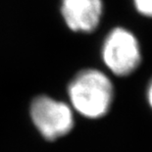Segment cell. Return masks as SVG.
Instances as JSON below:
<instances>
[{"mask_svg":"<svg viewBox=\"0 0 152 152\" xmlns=\"http://www.w3.org/2000/svg\"><path fill=\"white\" fill-rule=\"evenodd\" d=\"M72 108L83 117L96 120L112 109L116 98L114 83L107 73L95 68L80 70L68 86Z\"/></svg>","mask_w":152,"mask_h":152,"instance_id":"6da1fadb","label":"cell"},{"mask_svg":"<svg viewBox=\"0 0 152 152\" xmlns=\"http://www.w3.org/2000/svg\"><path fill=\"white\" fill-rule=\"evenodd\" d=\"M100 57L106 70L112 76L131 77L140 69L143 61L140 38L131 28L116 26L103 38Z\"/></svg>","mask_w":152,"mask_h":152,"instance_id":"7a4b0ae2","label":"cell"},{"mask_svg":"<svg viewBox=\"0 0 152 152\" xmlns=\"http://www.w3.org/2000/svg\"><path fill=\"white\" fill-rule=\"evenodd\" d=\"M31 117L37 131L48 140L68 134L75 125L71 106L45 95L37 96L31 102Z\"/></svg>","mask_w":152,"mask_h":152,"instance_id":"3957f363","label":"cell"},{"mask_svg":"<svg viewBox=\"0 0 152 152\" xmlns=\"http://www.w3.org/2000/svg\"><path fill=\"white\" fill-rule=\"evenodd\" d=\"M61 14L71 31L91 34L101 24L104 3L103 0H61Z\"/></svg>","mask_w":152,"mask_h":152,"instance_id":"277c9868","label":"cell"},{"mask_svg":"<svg viewBox=\"0 0 152 152\" xmlns=\"http://www.w3.org/2000/svg\"><path fill=\"white\" fill-rule=\"evenodd\" d=\"M132 8L137 15L152 20V0H131Z\"/></svg>","mask_w":152,"mask_h":152,"instance_id":"5b68a950","label":"cell"},{"mask_svg":"<svg viewBox=\"0 0 152 152\" xmlns=\"http://www.w3.org/2000/svg\"><path fill=\"white\" fill-rule=\"evenodd\" d=\"M145 100H146L148 107L152 111V77L148 80L146 87H145Z\"/></svg>","mask_w":152,"mask_h":152,"instance_id":"8992f818","label":"cell"}]
</instances>
